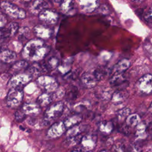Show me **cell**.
<instances>
[{
    "label": "cell",
    "instance_id": "ba28073f",
    "mask_svg": "<svg viewBox=\"0 0 152 152\" xmlns=\"http://www.w3.org/2000/svg\"><path fill=\"white\" fill-rule=\"evenodd\" d=\"M97 137L94 134H87L83 136L80 144L81 148L86 152L91 151L96 147Z\"/></svg>",
    "mask_w": 152,
    "mask_h": 152
},
{
    "label": "cell",
    "instance_id": "603a6c76",
    "mask_svg": "<svg viewBox=\"0 0 152 152\" xmlns=\"http://www.w3.org/2000/svg\"><path fill=\"white\" fill-rule=\"evenodd\" d=\"M128 93L127 92L124 90H117L116 91L114 92L112 94V102L114 104H119L122 103L127 97Z\"/></svg>",
    "mask_w": 152,
    "mask_h": 152
},
{
    "label": "cell",
    "instance_id": "484cf974",
    "mask_svg": "<svg viewBox=\"0 0 152 152\" xmlns=\"http://www.w3.org/2000/svg\"><path fill=\"white\" fill-rule=\"evenodd\" d=\"M52 101V97L48 93H43L37 97V104L41 107L48 106Z\"/></svg>",
    "mask_w": 152,
    "mask_h": 152
},
{
    "label": "cell",
    "instance_id": "60d3db41",
    "mask_svg": "<svg viewBox=\"0 0 152 152\" xmlns=\"http://www.w3.org/2000/svg\"><path fill=\"white\" fill-rule=\"evenodd\" d=\"M70 152H86L84 151L81 148H77V149H74L73 150H72Z\"/></svg>",
    "mask_w": 152,
    "mask_h": 152
},
{
    "label": "cell",
    "instance_id": "d6a6232c",
    "mask_svg": "<svg viewBox=\"0 0 152 152\" xmlns=\"http://www.w3.org/2000/svg\"><path fill=\"white\" fill-rule=\"evenodd\" d=\"M131 113V110L128 107H125L123 108L122 109H121L120 110H119L118 114H117V116L118 118L119 121H123V120H126V119L128 118V116L130 115Z\"/></svg>",
    "mask_w": 152,
    "mask_h": 152
},
{
    "label": "cell",
    "instance_id": "1f68e13d",
    "mask_svg": "<svg viewBox=\"0 0 152 152\" xmlns=\"http://www.w3.org/2000/svg\"><path fill=\"white\" fill-rule=\"evenodd\" d=\"M77 93L78 90L77 87L74 86L70 87L68 91H66V96L67 99L69 100H74L77 97Z\"/></svg>",
    "mask_w": 152,
    "mask_h": 152
},
{
    "label": "cell",
    "instance_id": "5b68a950",
    "mask_svg": "<svg viewBox=\"0 0 152 152\" xmlns=\"http://www.w3.org/2000/svg\"><path fill=\"white\" fill-rule=\"evenodd\" d=\"M38 85L47 93H51L58 88L57 81L49 75H41L37 79Z\"/></svg>",
    "mask_w": 152,
    "mask_h": 152
},
{
    "label": "cell",
    "instance_id": "e575fe53",
    "mask_svg": "<svg viewBox=\"0 0 152 152\" xmlns=\"http://www.w3.org/2000/svg\"><path fill=\"white\" fill-rule=\"evenodd\" d=\"M93 74L94 75L95 77L96 78L97 81H100L101 80H102L105 75V72L104 70L101 68H98L97 69H96L94 71H93Z\"/></svg>",
    "mask_w": 152,
    "mask_h": 152
},
{
    "label": "cell",
    "instance_id": "8d00e7d4",
    "mask_svg": "<svg viewBox=\"0 0 152 152\" xmlns=\"http://www.w3.org/2000/svg\"><path fill=\"white\" fill-rule=\"evenodd\" d=\"M144 19L148 23H152V5L144 14Z\"/></svg>",
    "mask_w": 152,
    "mask_h": 152
},
{
    "label": "cell",
    "instance_id": "7c38bea8",
    "mask_svg": "<svg viewBox=\"0 0 152 152\" xmlns=\"http://www.w3.org/2000/svg\"><path fill=\"white\" fill-rule=\"evenodd\" d=\"M18 30V24L15 22H11L6 27L1 29V39L9 38L14 36Z\"/></svg>",
    "mask_w": 152,
    "mask_h": 152
},
{
    "label": "cell",
    "instance_id": "277c9868",
    "mask_svg": "<svg viewBox=\"0 0 152 152\" xmlns=\"http://www.w3.org/2000/svg\"><path fill=\"white\" fill-rule=\"evenodd\" d=\"M1 7L5 13L13 18L23 19L26 17V13L23 9L8 1H2Z\"/></svg>",
    "mask_w": 152,
    "mask_h": 152
},
{
    "label": "cell",
    "instance_id": "2e32d148",
    "mask_svg": "<svg viewBox=\"0 0 152 152\" xmlns=\"http://www.w3.org/2000/svg\"><path fill=\"white\" fill-rule=\"evenodd\" d=\"M21 109L26 115H37L41 112L40 106L36 103H26L23 105Z\"/></svg>",
    "mask_w": 152,
    "mask_h": 152
},
{
    "label": "cell",
    "instance_id": "74e56055",
    "mask_svg": "<svg viewBox=\"0 0 152 152\" xmlns=\"http://www.w3.org/2000/svg\"><path fill=\"white\" fill-rule=\"evenodd\" d=\"M98 10L100 13L103 14V15H106L109 12V9L108 7L104 4L101 6H99V7L98 8Z\"/></svg>",
    "mask_w": 152,
    "mask_h": 152
},
{
    "label": "cell",
    "instance_id": "9c48e42d",
    "mask_svg": "<svg viewBox=\"0 0 152 152\" xmlns=\"http://www.w3.org/2000/svg\"><path fill=\"white\" fill-rule=\"evenodd\" d=\"M39 19L48 24H55L58 20L59 15L57 12L49 9H45L39 14Z\"/></svg>",
    "mask_w": 152,
    "mask_h": 152
},
{
    "label": "cell",
    "instance_id": "6da1fadb",
    "mask_svg": "<svg viewBox=\"0 0 152 152\" xmlns=\"http://www.w3.org/2000/svg\"><path fill=\"white\" fill-rule=\"evenodd\" d=\"M49 48L39 39H31L23 48L22 55L23 58L30 61L36 62L46 56Z\"/></svg>",
    "mask_w": 152,
    "mask_h": 152
},
{
    "label": "cell",
    "instance_id": "f35d334b",
    "mask_svg": "<svg viewBox=\"0 0 152 152\" xmlns=\"http://www.w3.org/2000/svg\"><path fill=\"white\" fill-rule=\"evenodd\" d=\"M65 94V90L63 88H61L60 89H57L56 90L55 93L54 94V97L55 98H61Z\"/></svg>",
    "mask_w": 152,
    "mask_h": 152
},
{
    "label": "cell",
    "instance_id": "7a4b0ae2",
    "mask_svg": "<svg viewBox=\"0 0 152 152\" xmlns=\"http://www.w3.org/2000/svg\"><path fill=\"white\" fill-rule=\"evenodd\" d=\"M64 110V104L61 102H58L50 105L45 111L43 115V123L47 125L52 121L59 118Z\"/></svg>",
    "mask_w": 152,
    "mask_h": 152
},
{
    "label": "cell",
    "instance_id": "ffe728a7",
    "mask_svg": "<svg viewBox=\"0 0 152 152\" xmlns=\"http://www.w3.org/2000/svg\"><path fill=\"white\" fill-rule=\"evenodd\" d=\"M16 53L10 50L5 49L1 52L0 59L5 63H11L14 62L16 59Z\"/></svg>",
    "mask_w": 152,
    "mask_h": 152
},
{
    "label": "cell",
    "instance_id": "8992f818",
    "mask_svg": "<svg viewBox=\"0 0 152 152\" xmlns=\"http://www.w3.org/2000/svg\"><path fill=\"white\" fill-rule=\"evenodd\" d=\"M23 91L21 88H11L7 94V105L11 108L18 106L23 100Z\"/></svg>",
    "mask_w": 152,
    "mask_h": 152
},
{
    "label": "cell",
    "instance_id": "e0dca14e",
    "mask_svg": "<svg viewBox=\"0 0 152 152\" xmlns=\"http://www.w3.org/2000/svg\"><path fill=\"white\" fill-rule=\"evenodd\" d=\"M81 82L87 88L94 87L98 82L93 73L85 72L81 76Z\"/></svg>",
    "mask_w": 152,
    "mask_h": 152
},
{
    "label": "cell",
    "instance_id": "d590c367",
    "mask_svg": "<svg viewBox=\"0 0 152 152\" xmlns=\"http://www.w3.org/2000/svg\"><path fill=\"white\" fill-rule=\"evenodd\" d=\"M113 152H125L124 145L121 143H117L113 147Z\"/></svg>",
    "mask_w": 152,
    "mask_h": 152
},
{
    "label": "cell",
    "instance_id": "30bf717a",
    "mask_svg": "<svg viewBox=\"0 0 152 152\" xmlns=\"http://www.w3.org/2000/svg\"><path fill=\"white\" fill-rule=\"evenodd\" d=\"M64 121H59L50 126L47 132V136L49 138H57L61 136L66 131Z\"/></svg>",
    "mask_w": 152,
    "mask_h": 152
},
{
    "label": "cell",
    "instance_id": "7402d4cb",
    "mask_svg": "<svg viewBox=\"0 0 152 152\" xmlns=\"http://www.w3.org/2000/svg\"><path fill=\"white\" fill-rule=\"evenodd\" d=\"M87 126L85 125H81L78 124L68 130L66 132V135L67 137H75L81 135L82 132L85 131L87 129Z\"/></svg>",
    "mask_w": 152,
    "mask_h": 152
},
{
    "label": "cell",
    "instance_id": "f1b7e54d",
    "mask_svg": "<svg viewBox=\"0 0 152 152\" xmlns=\"http://www.w3.org/2000/svg\"><path fill=\"white\" fill-rule=\"evenodd\" d=\"M28 67V63L25 61H20L14 63L10 68V71L12 73L17 72Z\"/></svg>",
    "mask_w": 152,
    "mask_h": 152
},
{
    "label": "cell",
    "instance_id": "83f0119b",
    "mask_svg": "<svg viewBox=\"0 0 152 152\" xmlns=\"http://www.w3.org/2000/svg\"><path fill=\"white\" fill-rule=\"evenodd\" d=\"M44 68L42 65H40L37 62L34 63L29 67H28V72L31 76L39 75L44 71Z\"/></svg>",
    "mask_w": 152,
    "mask_h": 152
},
{
    "label": "cell",
    "instance_id": "f546056e",
    "mask_svg": "<svg viewBox=\"0 0 152 152\" xmlns=\"http://www.w3.org/2000/svg\"><path fill=\"white\" fill-rule=\"evenodd\" d=\"M97 95L99 96V97L103 100H109L110 99H112V91L109 88H102L100 89L98 91Z\"/></svg>",
    "mask_w": 152,
    "mask_h": 152
},
{
    "label": "cell",
    "instance_id": "4fadbf2b",
    "mask_svg": "<svg viewBox=\"0 0 152 152\" xmlns=\"http://www.w3.org/2000/svg\"><path fill=\"white\" fill-rule=\"evenodd\" d=\"M99 1L96 0H82L79 1L81 10L86 12H91L99 7Z\"/></svg>",
    "mask_w": 152,
    "mask_h": 152
},
{
    "label": "cell",
    "instance_id": "cb8c5ba5",
    "mask_svg": "<svg viewBox=\"0 0 152 152\" xmlns=\"http://www.w3.org/2000/svg\"><path fill=\"white\" fill-rule=\"evenodd\" d=\"M125 81V77L124 73L122 74H115L110 76L109 83L113 86L119 87L120 85L124 83Z\"/></svg>",
    "mask_w": 152,
    "mask_h": 152
},
{
    "label": "cell",
    "instance_id": "b9f144b4",
    "mask_svg": "<svg viewBox=\"0 0 152 152\" xmlns=\"http://www.w3.org/2000/svg\"><path fill=\"white\" fill-rule=\"evenodd\" d=\"M150 110H151V111H152V103H151V104H150Z\"/></svg>",
    "mask_w": 152,
    "mask_h": 152
},
{
    "label": "cell",
    "instance_id": "9a60e30c",
    "mask_svg": "<svg viewBox=\"0 0 152 152\" xmlns=\"http://www.w3.org/2000/svg\"><path fill=\"white\" fill-rule=\"evenodd\" d=\"M130 66V61L127 59H123L116 64L111 70V75L124 73Z\"/></svg>",
    "mask_w": 152,
    "mask_h": 152
},
{
    "label": "cell",
    "instance_id": "8fae6325",
    "mask_svg": "<svg viewBox=\"0 0 152 152\" xmlns=\"http://www.w3.org/2000/svg\"><path fill=\"white\" fill-rule=\"evenodd\" d=\"M34 33L39 39H46L52 34V30L46 25L39 24L34 27Z\"/></svg>",
    "mask_w": 152,
    "mask_h": 152
},
{
    "label": "cell",
    "instance_id": "ee69618b",
    "mask_svg": "<svg viewBox=\"0 0 152 152\" xmlns=\"http://www.w3.org/2000/svg\"><path fill=\"white\" fill-rule=\"evenodd\" d=\"M89 152H93V151H89Z\"/></svg>",
    "mask_w": 152,
    "mask_h": 152
},
{
    "label": "cell",
    "instance_id": "52a82bcc",
    "mask_svg": "<svg viewBox=\"0 0 152 152\" xmlns=\"http://www.w3.org/2000/svg\"><path fill=\"white\" fill-rule=\"evenodd\" d=\"M31 78L32 77L28 74H17L10 79L8 85L11 88H20L28 83Z\"/></svg>",
    "mask_w": 152,
    "mask_h": 152
},
{
    "label": "cell",
    "instance_id": "4316f807",
    "mask_svg": "<svg viewBox=\"0 0 152 152\" xmlns=\"http://www.w3.org/2000/svg\"><path fill=\"white\" fill-rule=\"evenodd\" d=\"M113 129V125L112 122L103 121L100 122L99 125V131L103 134H109Z\"/></svg>",
    "mask_w": 152,
    "mask_h": 152
},
{
    "label": "cell",
    "instance_id": "44dd1931",
    "mask_svg": "<svg viewBox=\"0 0 152 152\" xmlns=\"http://www.w3.org/2000/svg\"><path fill=\"white\" fill-rule=\"evenodd\" d=\"M59 63L58 58L55 56H50L45 61L42 66L45 70H52L56 68Z\"/></svg>",
    "mask_w": 152,
    "mask_h": 152
},
{
    "label": "cell",
    "instance_id": "3957f363",
    "mask_svg": "<svg viewBox=\"0 0 152 152\" xmlns=\"http://www.w3.org/2000/svg\"><path fill=\"white\" fill-rule=\"evenodd\" d=\"M135 88L137 93L142 96L152 94V75L145 74L141 77L136 83Z\"/></svg>",
    "mask_w": 152,
    "mask_h": 152
},
{
    "label": "cell",
    "instance_id": "5bb4252c",
    "mask_svg": "<svg viewBox=\"0 0 152 152\" xmlns=\"http://www.w3.org/2000/svg\"><path fill=\"white\" fill-rule=\"evenodd\" d=\"M48 7L47 2L42 0L32 1L29 6V10L33 14H39Z\"/></svg>",
    "mask_w": 152,
    "mask_h": 152
},
{
    "label": "cell",
    "instance_id": "d4e9b609",
    "mask_svg": "<svg viewBox=\"0 0 152 152\" xmlns=\"http://www.w3.org/2000/svg\"><path fill=\"white\" fill-rule=\"evenodd\" d=\"M125 122L128 127H137L141 123V118L137 113L130 114L126 119Z\"/></svg>",
    "mask_w": 152,
    "mask_h": 152
},
{
    "label": "cell",
    "instance_id": "ac0fdd59",
    "mask_svg": "<svg viewBox=\"0 0 152 152\" xmlns=\"http://www.w3.org/2000/svg\"><path fill=\"white\" fill-rule=\"evenodd\" d=\"M82 120V116L80 114L75 113L68 116L64 121V123L66 129H70L78 124Z\"/></svg>",
    "mask_w": 152,
    "mask_h": 152
},
{
    "label": "cell",
    "instance_id": "836d02e7",
    "mask_svg": "<svg viewBox=\"0 0 152 152\" xmlns=\"http://www.w3.org/2000/svg\"><path fill=\"white\" fill-rule=\"evenodd\" d=\"M15 119L18 122H23L26 118V115L21 109L17 110L14 114Z\"/></svg>",
    "mask_w": 152,
    "mask_h": 152
},
{
    "label": "cell",
    "instance_id": "ab89813d",
    "mask_svg": "<svg viewBox=\"0 0 152 152\" xmlns=\"http://www.w3.org/2000/svg\"><path fill=\"white\" fill-rule=\"evenodd\" d=\"M7 19L5 18V17L3 15V14H1V20H0V24H1V29L4 28V27H5V24H7Z\"/></svg>",
    "mask_w": 152,
    "mask_h": 152
},
{
    "label": "cell",
    "instance_id": "4dcf8cb0",
    "mask_svg": "<svg viewBox=\"0 0 152 152\" xmlns=\"http://www.w3.org/2000/svg\"><path fill=\"white\" fill-rule=\"evenodd\" d=\"M83 136L81 135L75 136V137H67V138L65 140L64 144L67 146H72L77 145V144H80Z\"/></svg>",
    "mask_w": 152,
    "mask_h": 152
},
{
    "label": "cell",
    "instance_id": "d6986e66",
    "mask_svg": "<svg viewBox=\"0 0 152 152\" xmlns=\"http://www.w3.org/2000/svg\"><path fill=\"white\" fill-rule=\"evenodd\" d=\"M60 8L61 10L66 14L72 15L75 13V4L72 1H64L61 2Z\"/></svg>",
    "mask_w": 152,
    "mask_h": 152
},
{
    "label": "cell",
    "instance_id": "7bdbcfd3",
    "mask_svg": "<svg viewBox=\"0 0 152 152\" xmlns=\"http://www.w3.org/2000/svg\"><path fill=\"white\" fill-rule=\"evenodd\" d=\"M100 152H109V151H107V150H102V151H101Z\"/></svg>",
    "mask_w": 152,
    "mask_h": 152
}]
</instances>
